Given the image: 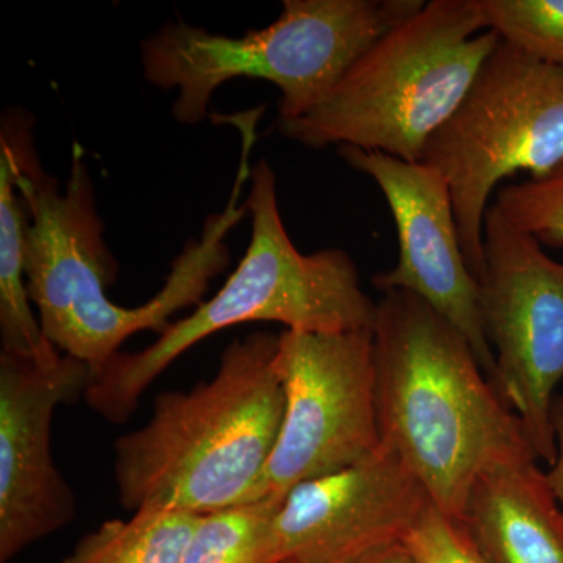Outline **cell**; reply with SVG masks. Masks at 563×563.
I'll list each match as a JSON object with an SVG mask.
<instances>
[{
  "mask_svg": "<svg viewBox=\"0 0 563 563\" xmlns=\"http://www.w3.org/2000/svg\"><path fill=\"white\" fill-rule=\"evenodd\" d=\"M246 181L250 174L239 172L228 206L207 218L201 236L181 251L162 290L144 306L129 309L107 296L118 266L103 242L84 152L74 147L62 190L58 180L43 172L32 146L18 188L31 218L25 231V282L44 336L63 354L87 363L92 377L135 333L165 332L179 310L202 302L210 282L228 266L225 236L250 211L246 203L239 206Z\"/></svg>",
  "mask_w": 563,
  "mask_h": 563,
  "instance_id": "6da1fadb",
  "label": "cell"
},
{
  "mask_svg": "<svg viewBox=\"0 0 563 563\" xmlns=\"http://www.w3.org/2000/svg\"><path fill=\"white\" fill-rule=\"evenodd\" d=\"M373 340L383 444L457 520L481 470L532 450L523 428L468 340L412 292H384Z\"/></svg>",
  "mask_w": 563,
  "mask_h": 563,
  "instance_id": "7a4b0ae2",
  "label": "cell"
},
{
  "mask_svg": "<svg viewBox=\"0 0 563 563\" xmlns=\"http://www.w3.org/2000/svg\"><path fill=\"white\" fill-rule=\"evenodd\" d=\"M279 339L257 332L235 340L210 380L162 393L150 421L114 442L125 510L206 515L254 499L284 420Z\"/></svg>",
  "mask_w": 563,
  "mask_h": 563,
  "instance_id": "3957f363",
  "label": "cell"
},
{
  "mask_svg": "<svg viewBox=\"0 0 563 563\" xmlns=\"http://www.w3.org/2000/svg\"><path fill=\"white\" fill-rule=\"evenodd\" d=\"M246 206L252 214L250 247L221 290L184 320L172 322L146 350L118 352L91 377L85 399L107 421H128L141 395L173 362L222 329L265 321L280 322L292 332L373 331L377 302L363 290L351 255L339 247L302 254L292 244L266 161L252 169Z\"/></svg>",
  "mask_w": 563,
  "mask_h": 563,
  "instance_id": "277c9868",
  "label": "cell"
},
{
  "mask_svg": "<svg viewBox=\"0 0 563 563\" xmlns=\"http://www.w3.org/2000/svg\"><path fill=\"white\" fill-rule=\"evenodd\" d=\"M501 36L479 0H431L373 44L314 109L279 120L285 139L420 162Z\"/></svg>",
  "mask_w": 563,
  "mask_h": 563,
  "instance_id": "5b68a950",
  "label": "cell"
},
{
  "mask_svg": "<svg viewBox=\"0 0 563 563\" xmlns=\"http://www.w3.org/2000/svg\"><path fill=\"white\" fill-rule=\"evenodd\" d=\"M424 3L285 0L272 25L242 38L168 22L141 44L144 77L163 90H179L173 114L181 124H199L214 90L239 77L276 85L279 120H295L314 109L373 44Z\"/></svg>",
  "mask_w": 563,
  "mask_h": 563,
  "instance_id": "8992f818",
  "label": "cell"
},
{
  "mask_svg": "<svg viewBox=\"0 0 563 563\" xmlns=\"http://www.w3.org/2000/svg\"><path fill=\"white\" fill-rule=\"evenodd\" d=\"M420 162L450 185L463 254L479 280L493 191L515 174L542 177L563 163V66L501 38Z\"/></svg>",
  "mask_w": 563,
  "mask_h": 563,
  "instance_id": "52a82bcc",
  "label": "cell"
},
{
  "mask_svg": "<svg viewBox=\"0 0 563 563\" xmlns=\"http://www.w3.org/2000/svg\"><path fill=\"white\" fill-rule=\"evenodd\" d=\"M481 317L495 355L493 385L539 461L555 459L553 406L563 383V262L495 206L484 222Z\"/></svg>",
  "mask_w": 563,
  "mask_h": 563,
  "instance_id": "ba28073f",
  "label": "cell"
},
{
  "mask_svg": "<svg viewBox=\"0 0 563 563\" xmlns=\"http://www.w3.org/2000/svg\"><path fill=\"white\" fill-rule=\"evenodd\" d=\"M279 439L254 499L347 468L383 448L373 331L280 333Z\"/></svg>",
  "mask_w": 563,
  "mask_h": 563,
  "instance_id": "9c48e42d",
  "label": "cell"
},
{
  "mask_svg": "<svg viewBox=\"0 0 563 563\" xmlns=\"http://www.w3.org/2000/svg\"><path fill=\"white\" fill-rule=\"evenodd\" d=\"M90 383V366L63 352L43 362L0 352V563L73 523L76 496L52 457L51 426Z\"/></svg>",
  "mask_w": 563,
  "mask_h": 563,
  "instance_id": "30bf717a",
  "label": "cell"
},
{
  "mask_svg": "<svg viewBox=\"0 0 563 563\" xmlns=\"http://www.w3.org/2000/svg\"><path fill=\"white\" fill-rule=\"evenodd\" d=\"M339 155L376 181L398 233V262L374 277V285L383 292H412L446 318L472 344L493 384L495 355L481 317L479 284L463 254L453 196L443 174L422 162L354 146H340Z\"/></svg>",
  "mask_w": 563,
  "mask_h": 563,
  "instance_id": "8fae6325",
  "label": "cell"
},
{
  "mask_svg": "<svg viewBox=\"0 0 563 563\" xmlns=\"http://www.w3.org/2000/svg\"><path fill=\"white\" fill-rule=\"evenodd\" d=\"M431 506L409 466L383 444L362 462L285 495L276 520L280 562L340 563L404 540Z\"/></svg>",
  "mask_w": 563,
  "mask_h": 563,
  "instance_id": "7c38bea8",
  "label": "cell"
},
{
  "mask_svg": "<svg viewBox=\"0 0 563 563\" xmlns=\"http://www.w3.org/2000/svg\"><path fill=\"white\" fill-rule=\"evenodd\" d=\"M457 523L485 563H563V512L532 450L488 463Z\"/></svg>",
  "mask_w": 563,
  "mask_h": 563,
  "instance_id": "4fadbf2b",
  "label": "cell"
},
{
  "mask_svg": "<svg viewBox=\"0 0 563 563\" xmlns=\"http://www.w3.org/2000/svg\"><path fill=\"white\" fill-rule=\"evenodd\" d=\"M32 146L31 117L10 110L0 129V339L2 351L43 362L60 351L41 331L25 282V231L31 218L18 180Z\"/></svg>",
  "mask_w": 563,
  "mask_h": 563,
  "instance_id": "5bb4252c",
  "label": "cell"
},
{
  "mask_svg": "<svg viewBox=\"0 0 563 563\" xmlns=\"http://www.w3.org/2000/svg\"><path fill=\"white\" fill-rule=\"evenodd\" d=\"M201 515L143 509L87 533L62 563H181Z\"/></svg>",
  "mask_w": 563,
  "mask_h": 563,
  "instance_id": "9a60e30c",
  "label": "cell"
},
{
  "mask_svg": "<svg viewBox=\"0 0 563 563\" xmlns=\"http://www.w3.org/2000/svg\"><path fill=\"white\" fill-rule=\"evenodd\" d=\"M277 496L201 515L181 563H279Z\"/></svg>",
  "mask_w": 563,
  "mask_h": 563,
  "instance_id": "2e32d148",
  "label": "cell"
},
{
  "mask_svg": "<svg viewBox=\"0 0 563 563\" xmlns=\"http://www.w3.org/2000/svg\"><path fill=\"white\" fill-rule=\"evenodd\" d=\"M485 25L539 60L563 66V0H479Z\"/></svg>",
  "mask_w": 563,
  "mask_h": 563,
  "instance_id": "e0dca14e",
  "label": "cell"
},
{
  "mask_svg": "<svg viewBox=\"0 0 563 563\" xmlns=\"http://www.w3.org/2000/svg\"><path fill=\"white\" fill-rule=\"evenodd\" d=\"M493 206L540 243L563 247V163L542 177L506 185Z\"/></svg>",
  "mask_w": 563,
  "mask_h": 563,
  "instance_id": "ac0fdd59",
  "label": "cell"
},
{
  "mask_svg": "<svg viewBox=\"0 0 563 563\" xmlns=\"http://www.w3.org/2000/svg\"><path fill=\"white\" fill-rule=\"evenodd\" d=\"M404 542L421 563H485L462 526L435 506L429 507Z\"/></svg>",
  "mask_w": 563,
  "mask_h": 563,
  "instance_id": "d6986e66",
  "label": "cell"
},
{
  "mask_svg": "<svg viewBox=\"0 0 563 563\" xmlns=\"http://www.w3.org/2000/svg\"><path fill=\"white\" fill-rule=\"evenodd\" d=\"M340 563H421L404 540L376 544Z\"/></svg>",
  "mask_w": 563,
  "mask_h": 563,
  "instance_id": "ffe728a7",
  "label": "cell"
},
{
  "mask_svg": "<svg viewBox=\"0 0 563 563\" xmlns=\"http://www.w3.org/2000/svg\"><path fill=\"white\" fill-rule=\"evenodd\" d=\"M555 459L547 472L548 481L563 512V395H558L553 406Z\"/></svg>",
  "mask_w": 563,
  "mask_h": 563,
  "instance_id": "44dd1931",
  "label": "cell"
},
{
  "mask_svg": "<svg viewBox=\"0 0 563 563\" xmlns=\"http://www.w3.org/2000/svg\"><path fill=\"white\" fill-rule=\"evenodd\" d=\"M279 563H295V562H292V561H282Z\"/></svg>",
  "mask_w": 563,
  "mask_h": 563,
  "instance_id": "7402d4cb",
  "label": "cell"
}]
</instances>
